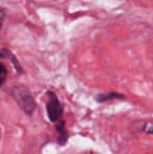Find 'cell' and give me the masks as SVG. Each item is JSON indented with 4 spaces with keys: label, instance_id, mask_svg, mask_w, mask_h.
I'll return each mask as SVG.
<instances>
[{
    "label": "cell",
    "instance_id": "cell-1",
    "mask_svg": "<svg viewBox=\"0 0 153 154\" xmlns=\"http://www.w3.org/2000/svg\"><path fill=\"white\" fill-rule=\"evenodd\" d=\"M12 97L17 105L26 116H32L36 110V101L32 92L25 86L16 85L12 88Z\"/></svg>",
    "mask_w": 153,
    "mask_h": 154
},
{
    "label": "cell",
    "instance_id": "cell-2",
    "mask_svg": "<svg viewBox=\"0 0 153 154\" xmlns=\"http://www.w3.org/2000/svg\"><path fill=\"white\" fill-rule=\"evenodd\" d=\"M46 113L51 123L59 122L63 116V105L55 92L47 91Z\"/></svg>",
    "mask_w": 153,
    "mask_h": 154
},
{
    "label": "cell",
    "instance_id": "cell-3",
    "mask_svg": "<svg viewBox=\"0 0 153 154\" xmlns=\"http://www.w3.org/2000/svg\"><path fill=\"white\" fill-rule=\"evenodd\" d=\"M129 129L133 133H146L152 135L153 134V123L151 121H134L130 124Z\"/></svg>",
    "mask_w": 153,
    "mask_h": 154
},
{
    "label": "cell",
    "instance_id": "cell-4",
    "mask_svg": "<svg viewBox=\"0 0 153 154\" xmlns=\"http://www.w3.org/2000/svg\"><path fill=\"white\" fill-rule=\"evenodd\" d=\"M125 95L123 93H118L115 91H109L104 93H99L96 97V101L98 103H105V102L113 101V100H124Z\"/></svg>",
    "mask_w": 153,
    "mask_h": 154
},
{
    "label": "cell",
    "instance_id": "cell-5",
    "mask_svg": "<svg viewBox=\"0 0 153 154\" xmlns=\"http://www.w3.org/2000/svg\"><path fill=\"white\" fill-rule=\"evenodd\" d=\"M0 58L1 59H5V60H10L12 62V64L14 65L15 69H16L18 72H22V67H21V64L19 63L18 59L15 57L12 54V51H10L8 48H1L0 49Z\"/></svg>",
    "mask_w": 153,
    "mask_h": 154
},
{
    "label": "cell",
    "instance_id": "cell-6",
    "mask_svg": "<svg viewBox=\"0 0 153 154\" xmlns=\"http://www.w3.org/2000/svg\"><path fill=\"white\" fill-rule=\"evenodd\" d=\"M56 130L58 132V144L63 146L68 140V132L65 129V122L61 121L57 126H56Z\"/></svg>",
    "mask_w": 153,
    "mask_h": 154
},
{
    "label": "cell",
    "instance_id": "cell-7",
    "mask_svg": "<svg viewBox=\"0 0 153 154\" xmlns=\"http://www.w3.org/2000/svg\"><path fill=\"white\" fill-rule=\"evenodd\" d=\"M6 77H8V69L3 63L0 62V88L5 83Z\"/></svg>",
    "mask_w": 153,
    "mask_h": 154
},
{
    "label": "cell",
    "instance_id": "cell-8",
    "mask_svg": "<svg viewBox=\"0 0 153 154\" xmlns=\"http://www.w3.org/2000/svg\"><path fill=\"white\" fill-rule=\"evenodd\" d=\"M5 18H6V10L4 8H0V31H1Z\"/></svg>",
    "mask_w": 153,
    "mask_h": 154
}]
</instances>
